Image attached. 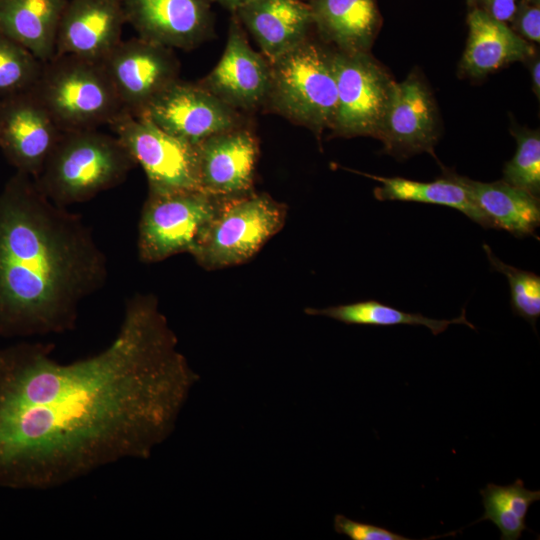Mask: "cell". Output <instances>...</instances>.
I'll use <instances>...</instances> for the list:
<instances>
[{"mask_svg": "<svg viewBox=\"0 0 540 540\" xmlns=\"http://www.w3.org/2000/svg\"><path fill=\"white\" fill-rule=\"evenodd\" d=\"M61 134L31 89L0 99V149L16 171L35 179Z\"/></svg>", "mask_w": 540, "mask_h": 540, "instance_id": "4fadbf2b", "label": "cell"}, {"mask_svg": "<svg viewBox=\"0 0 540 540\" xmlns=\"http://www.w3.org/2000/svg\"><path fill=\"white\" fill-rule=\"evenodd\" d=\"M320 39L343 53H368L382 25L377 0H309Z\"/></svg>", "mask_w": 540, "mask_h": 540, "instance_id": "ffe728a7", "label": "cell"}, {"mask_svg": "<svg viewBox=\"0 0 540 540\" xmlns=\"http://www.w3.org/2000/svg\"><path fill=\"white\" fill-rule=\"evenodd\" d=\"M211 3H216L226 10L230 11L231 14L235 13L238 9L244 5L250 3L253 0H209Z\"/></svg>", "mask_w": 540, "mask_h": 540, "instance_id": "1f68e13d", "label": "cell"}, {"mask_svg": "<svg viewBox=\"0 0 540 540\" xmlns=\"http://www.w3.org/2000/svg\"><path fill=\"white\" fill-rule=\"evenodd\" d=\"M468 1H469L470 3H473V2H474V0H468Z\"/></svg>", "mask_w": 540, "mask_h": 540, "instance_id": "836d02e7", "label": "cell"}, {"mask_svg": "<svg viewBox=\"0 0 540 540\" xmlns=\"http://www.w3.org/2000/svg\"><path fill=\"white\" fill-rule=\"evenodd\" d=\"M439 137L437 107L428 86L416 73L395 82L377 139L398 159L428 152L435 156Z\"/></svg>", "mask_w": 540, "mask_h": 540, "instance_id": "5bb4252c", "label": "cell"}, {"mask_svg": "<svg viewBox=\"0 0 540 540\" xmlns=\"http://www.w3.org/2000/svg\"><path fill=\"white\" fill-rule=\"evenodd\" d=\"M467 24L468 39L460 68L469 77L480 78L535 55L533 46L527 40L476 5H471Z\"/></svg>", "mask_w": 540, "mask_h": 540, "instance_id": "d6986e66", "label": "cell"}, {"mask_svg": "<svg viewBox=\"0 0 540 540\" xmlns=\"http://www.w3.org/2000/svg\"><path fill=\"white\" fill-rule=\"evenodd\" d=\"M517 147L514 156L504 164L503 180L534 196L540 193V133L539 130L513 131Z\"/></svg>", "mask_w": 540, "mask_h": 540, "instance_id": "4316f807", "label": "cell"}, {"mask_svg": "<svg viewBox=\"0 0 540 540\" xmlns=\"http://www.w3.org/2000/svg\"><path fill=\"white\" fill-rule=\"evenodd\" d=\"M108 278L83 217L50 201L22 172L0 192V337L63 334Z\"/></svg>", "mask_w": 540, "mask_h": 540, "instance_id": "7a4b0ae2", "label": "cell"}, {"mask_svg": "<svg viewBox=\"0 0 540 540\" xmlns=\"http://www.w3.org/2000/svg\"><path fill=\"white\" fill-rule=\"evenodd\" d=\"M511 29L525 40L540 42V3L518 0Z\"/></svg>", "mask_w": 540, "mask_h": 540, "instance_id": "f546056e", "label": "cell"}, {"mask_svg": "<svg viewBox=\"0 0 540 540\" xmlns=\"http://www.w3.org/2000/svg\"><path fill=\"white\" fill-rule=\"evenodd\" d=\"M109 126L144 170L149 191L200 190L196 145L168 134L145 117L125 111Z\"/></svg>", "mask_w": 540, "mask_h": 540, "instance_id": "9c48e42d", "label": "cell"}, {"mask_svg": "<svg viewBox=\"0 0 540 540\" xmlns=\"http://www.w3.org/2000/svg\"><path fill=\"white\" fill-rule=\"evenodd\" d=\"M270 81V62L250 46L245 29L231 14L223 54L197 83L233 109L252 112L265 106Z\"/></svg>", "mask_w": 540, "mask_h": 540, "instance_id": "7c38bea8", "label": "cell"}, {"mask_svg": "<svg viewBox=\"0 0 540 540\" xmlns=\"http://www.w3.org/2000/svg\"><path fill=\"white\" fill-rule=\"evenodd\" d=\"M43 64L23 45L0 32V99L32 89Z\"/></svg>", "mask_w": 540, "mask_h": 540, "instance_id": "484cf974", "label": "cell"}, {"mask_svg": "<svg viewBox=\"0 0 540 540\" xmlns=\"http://www.w3.org/2000/svg\"><path fill=\"white\" fill-rule=\"evenodd\" d=\"M531 68V79L534 93L539 99L540 95V61L539 58L533 59V62L530 66Z\"/></svg>", "mask_w": 540, "mask_h": 540, "instance_id": "d6a6232c", "label": "cell"}, {"mask_svg": "<svg viewBox=\"0 0 540 540\" xmlns=\"http://www.w3.org/2000/svg\"><path fill=\"white\" fill-rule=\"evenodd\" d=\"M305 313L308 315L325 316L347 325L385 327L395 325L425 326L435 336L444 332L451 324H464L475 329V326L467 320L465 309H462L459 317L451 320H438L426 317L420 313L405 312L377 300L358 301L322 309L306 308Z\"/></svg>", "mask_w": 540, "mask_h": 540, "instance_id": "cb8c5ba5", "label": "cell"}, {"mask_svg": "<svg viewBox=\"0 0 540 540\" xmlns=\"http://www.w3.org/2000/svg\"><path fill=\"white\" fill-rule=\"evenodd\" d=\"M126 22L139 37L190 50L212 38L214 15L209 0H121Z\"/></svg>", "mask_w": 540, "mask_h": 540, "instance_id": "9a60e30c", "label": "cell"}, {"mask_svg": "<svg viewBox=\"0 0 540 540\" xmlns=\"http://www.w3.org/2000/svg\"><path fill=\"white\" fill-rule=\"evenodd\" d=\"M196 151L201 191L219 198L254 191L259 145L247 125L204 139Z\"/></svg>", "mask_w": 540, "mask_h": 540, "instance_id": "2e32d148", "label": "cell"}, {"mask_svg": "<svg viewBox=\"0 0 540 540\" xmlns=\"http://www.w3.org/2000/svg\"><path fill=\"white\" fill-rule=\"evenodd\" d=\"M476 206L492 228L506 230L517 238L535 235L540 225V201L537 196L504 180L480 182L459 176Z\"/></svg>", "mask_w": 540, "mask_h": 540, "instance_id": "7402d4cb", "label": "cell"}, {"mask_svg": "<svg viewBox=\"0 0 540 540\" xmlns=\"http://www.w3.org/2000/svg\"><path fill=\"white\" fill-rule=\"evenodd\" d=\"M140 116L193 145L212 135L247 125L242 112L233 109L197 82L181 79L159 94Z\"/></svg>", "mask_w": 540, "mask_h": 540, "instance_id": "8fae6325", "label": "cell"}, {"mask_svg": "<svg viewBox=\"0 0 540 540\" xmlns=\"http://www.w3.org/2000/svg\"><path fill=\"white\" fill-rule=\"evenodd\" d=\"M285 205L254 191L222 198L215 216L191 251L207 270L242 264L283 227Z\"/></svg>", "mask_w": 540, "mask_h": 540, "instance_id": "8992f818", "label": "cell"}, {"mask_svg": "<svg viewBox=\"0 0 540 540\" xmlns=\"http://www.w3.org/2000/svg\"><path fill=\"white\" fill-rule=\"evenodd\" d=\"M222 198L201 190L149 191L138 223L137 249L143 263L191 253L219 209Z\"/></svg>", "mask_w": 540, "mask_h": 540, "instance_id": "52a82bcc", "label": "cell"}, {"mask_svg": "<svg viewBox=\"0 0 540 540\" xmlns=\"http://www.w3.org/2000/svg\"><path fill=\"white\" fill-rule=\"evenodd\" d=\"M233 14L269 62L310 38L314 29L311 8L302 0H253Z\"/></svg>", "mask_w": 540, "mask_h": 540, "instance_id": "ac0fdd59", "label": "cell"}, {"mask_svg": "<svg viewBox=\"0 0 540 540\" xmlns=\"http://www.w3.org/2000/svg\"><path fill=\"white\" fill-rule=\"evenodd\" d=\"M381 183L374 189L380 201H409L446 206L465 214L484 228H492L490 221L476 206L459 175L447 170L434 181L421 182L402 177H383L360 173Z\"/></svg>", "mask_w": 540, "mask_h": 540, "instance_id": "603a6c76", "label": "cell"}, {"mask_svg": "<svg viewBox=\"0 0 540 540\" xmlns=\"http://www.w3.org/2000/svg\"><path fill=\"white\" fill-rule=\"evenodd\" d=\"M484 513L477 522L490 520L501 531V540H517L527 530L526 515L530 506L540 499V491L524 486L521 479L500 486L493 483L480 490Z\"/></svg>", "mask_w": 540, "mask_h": 540, "instance_id": "d4e9b609", "label": "cell"}, {"mask_svg": "<svg viewBox=\"0 0 540 540\" xmlns=\"http://www.w3.org/2000/svg\"><path fill=\"white\" fill-rule=\"evenodd\" d=\"M334 530L351 540H411L384 527L358 522L341 514L334 517Z\"/></svg>", "mask_w": 540, "mask_h": 540, "instance_id": "f1b7e54d", "label": "cell"}, {"mask_svg": "<svg viewBox=\"0 0 540 540\" xmlns=\"http://www.w3.org/2000/svg\"><path fill=\"white\" fill-rule=\"evenodd\" d=\"M337 104L330 130L335 136L378 137L395 81L368 53L333 52Z\"/></svg>", "mask_w": 540, "mask_h": 540, "instance_id": "ba28073f", "label": "cell"}, {"mask_svg": "<svg viewBox=\"0 0 540 540\" xmlns=\"http://www.w3.org/2000/svg\"><path fill=\"white\" fill-rule=\"evenodd\" d=\"M517 2L518 0H474L471 5H476L494 19L507 24L515 13Z\"/></svg>", "mask_w": 540, "mask_h": 540, "instance_id": "4dcf8cb0", "label": "cell"}, {"mask_svg": "<svg viewBox=\"0 0 540 540\" xmlns=\"http://www.w3.org/2000/svg\"><path fill=\"white\" fill-rule=\"evenodd\" d=\"M31 90L61 132L98 129L124 111L101 61L55 55Z\"/></svg>", "mask_w": 540, "mask_h": 540, "instance_id": "5b68a950", "label": "cell"}, {"mask_svg": "<svg viewBox=\"0 0 540 540\" xmlns=\"http://www.w3.org/2000/svg\"><path fill=\"white\" fill-rule=\"evenodd\" d=\"M271 65L264 108L320 136L330 129L337 104L333 52L308 38Z\"/></svg>", "mask_w": 540, "mask_h": 540, "instance_id": "277c9868", "label": "cell"}, {"mask_svg": "<svg viewBox=\"0 0 540 540\" xmlns=\"http://www.w3.org/2000/svg\"><path fill=\"white\" fill-rule=\"evenodd\" d=\"M483 249L492 269L507 277L513 313L525 319L535 328L540 317V277L533 272L505 264L494 255L487 244H483Z\"/></svg>", "mask_w": 540, "mask_h": 540, "instance_id": "83f0119b", "label": "cell"}, {"mask_svg": "<svg viewBox=\"0 0 540 540\" xmlns=\"http://www.w3.org/2000/svg\"><path fill=\"white\" fill-rule=\"evenodd\" d=\"M68 0H0V32L45 63L56 53L60 18Z\"/></svg>", "mask_w": 540, "mask_h": 540, "instance_id": "44dd1931", "label": "cell"}, {"mask_svg": "<svg viewBox=\"0 0 540 540\" xmlns=\"http://www.w3.org/2000/svg\"><path fill=\"white\" fill-rule=\"evenodd\" d=\"M101 62L123 110L135 116L180 79L173 50L139 36L122 40Z\"/></svg>", "mask_w": 540, "mask_h": 540, "instance_id": "30bf717a", "label": "cell"}, {"mask_svg": "<svg viewBox=\"0 0 540 540\" xmlns=\"http://www.w3.org/2000/svg\"><path fill=\"white\" fill-rule=\"evenodd\" d=\"M136 165L116 136L98 129L69 131L33 179L50 201L67 208L119 185Z\"/></svg>", "mask_w": 540, "mask_h": 540, "instance_id": "3957f363", "label": "cell"}, {"mask_svg": "<svg viewBox=\"0 0 540 540\" xmlns=\"http://www.w3.org/2000/svg\"><path fill=\"white\" fill-rule=\"evenodd\" d=\"M53 349L24 341L0 348V487L48 490L148 459L199 380L153 295L127 300L100 352L61 363Z\"/></svg>", "mask_w": 540, "mask_h": 540, "instance_id": "6da1fadb", "label": "cell"}, {"mask_svg": "<svg viewBox=\"0 0 540 540\" xmlns=\"http://www.w3.org/2000/svg\"><path fill=\"white\" fill-rule=\"evenodd\" d=\"M124 23L121 0H68L58 26L55 55L102 61L122 41Z\"/></svg>", "mask_w": 540, "mask_h": 540, "instance_id": "e0dca14e", "label": "cell"}]
</instances>
